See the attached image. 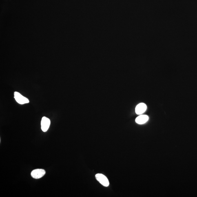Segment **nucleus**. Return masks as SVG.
<instances>
[{
    "label": "nucleus",
    "instance_id": "obj_1",
    "mask_svg": "<svg viewBox=\"0 0 197 197\" xmlns=\"http://www.w3.org/2000/svg\"><path fill=\"white\" fill-rule=\"evenodd\" d=\"M96 180L100 182L102 185L105 187H107L109 185V182L107 177L103 174L98 173L95 175Z\"/></svg>",
    "mask_w": 197,
    "mask_h": 197
},
{
    "label": "nucleus",
    "instance_id": "obj_2",
    "mask_svg": "<svg viewBox=\"0 0 197 197\" xmlns=\"http://www.w3.org/2000/svg\"><path fill=\"white\" fill-rule=\"evenodd\" d=\"M14 98L16 101L18 103L23 105V104L28 103H29V100L28 98L22 95L19 93L15 92H14Z\"/></svg>",
    "mask_w": 197,
    "mask_h": 197
},
{
    "label": "nucleus",
    "instance_id": "obj_3",
    "mask_svg": "<svg viewBox=\"0 0 197 197\" xmlns=\"http://www.w3.org/2000/svg\"><path fill=\"white\" fill-rule=\"evenodd\" d=\"M46 172L43 169H36L31 172V175L32 178L35 179H39L42 178L45 174Z\"/></svg>",
    "mask_w": 197,
    "mask_h": 197
},
{
    "label": "nucleus",
    "instance_id": "obj_4",
    "mask_svg": "<svg viewBox=\"0 0 197 197\" xmlns=\"http://www.w3.org/2000/svg\"><path fill=\"white\" fill-rule=\"evenodd\" d=\"M50 121L49 118L43 117L42 119L41 122V126L42 131L43 132H46L48 130L50 126Z\"/></svg>",
    "mask_w": 197,
    "mask_h": 197
},
{
    "label": "nucleus",
    "instance_id": "obj_5",
    "mask_svg": "<svg viewBox=\"0 0 197 197\" xmlns=\"http://www.w3.org/2000/svg\"><path fill=\"white\" fill-rule=\"evenodd\" d=\"M147 106L144 103H140L137 105L135 111L137 114L141 115L147 110Z\"/></svg>",
    "mask_w": 197,
    "mask_h": 197
},
{
    "label": "nucleus",
    "instance_id": "obj_6",
    "mask_svg": "<svg viewBox=\"0 0 197 197\" xmlns=\"http://www.w3.org/2000/svg\"><path fill=\"white\" fill-rule=\"evenodd\" d=\"M148 116L147 115H140L136 118V122L137 123L142 125L145 123L149 120Z\"/></svg>",
    "mask_w": 197,
    "mask_h": 197
}]
</instances>
